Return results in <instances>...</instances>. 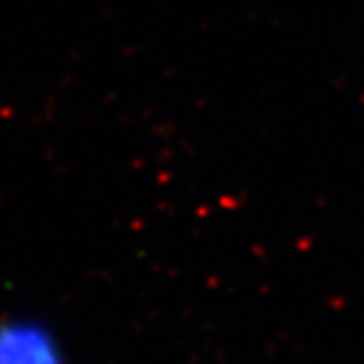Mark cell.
<instances>
[{"instance_id":"obj_1","label":"cell","mask_w":364,"mask_h":364,"mask_svg":"<svg viewBox=\"0 0 364 364\" xmlns=\"http://www.w3.org/2000/svg\"><path fill=\"white\" fill-rule=\"evenodd\" d=\"M0 364H67L51 326L35 316L0 318Z\"/></svg>"}]
</instances>
